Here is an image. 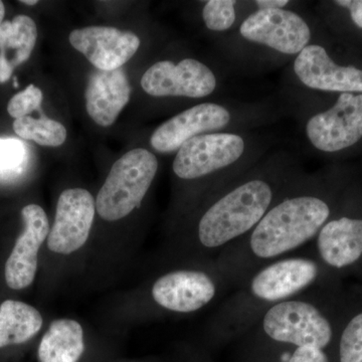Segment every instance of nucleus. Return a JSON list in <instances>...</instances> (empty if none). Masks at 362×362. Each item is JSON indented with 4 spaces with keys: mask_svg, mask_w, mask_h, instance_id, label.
<instances>
[{
    "mask_svg": "<svg viewBox=\"0 0 362 362\" xmlns=\"http://www.w3.org/2000/svg\"><path fill=\"white\" fill-rule=\"evenodd\" d=\"M333 211L327 178L323 173L304 171L251 232L214 259L228 290L237 289L262 267L315 240Z\"/></svg>",
    "mask_w": 362,
    "mask_h": 362,
    "instance_id": "obj_1",
    "label": "nucleus"
},
{
    "mask_svg": "<svg viewBox=\"0 0 362 362\" xmlns=\"http://www.w3.org/2000/svg\"><path fill=\"white\" fill-rule=\"evenodd\" d=\"M304 173L289 149H272L254 166L199 204L189 247L209 261L251 232L293 181Z\"/></svg>",
    "mask_w": 362,
    "mask_h": 362,
    "instance_id": "obj_2",
    "label": "nucleus"
},
{
    "mask_svg": "<svg viewBox=\"0 0 362 362\" xmlns=\"http://www.w3.org/2000/svg\"><path fill=\"white\" fill-rule=\"evenodd\" d=\"M321 275L322 264L308 255L267 264L226 298L209 329L225 340L246 334L272 307L311 292Z\"/></svg>",
    "mask_w": 362,
    "mask_h": 362,
    "instance_id": "obj_3",
    "label": "nucleus"
},
{
    "mask_svg": "<svg viewBox=\"0 0 362 362\" xmlns=\"http://www.w3.org/2000/svg\"><path fill=\"white\" fill-rule=\"evenodd\" d=\"M272 135L258 130L197 136L176 151L173 173L183 183L199 185L202 202L274 149Z\"/></svg>",
    "mask_w": 362,
    "mask_h": 362,
    "instance_id": "obj_4",
    "label": "nucleus"
},
{
    "mask_svg": "<svg viewBox=\"0 0 362 362\" xmlns=\"http://www.w3.org/2000/svg\"><path fill=\"white\" fill-rule=\"evenodd\" d=\"M313 28L306 14L290 7L256 9L223 35L225 58L242 69L283 65L314 40Z\"/></svg>",
    "mask_w": 362,
    "mask_h": 362,
    "instance_id": "obj_5",
    "label": "nucleus"
},
{
    "mask_svg": "<svg viewBox=\"0 0 362 362\" xmlns=\"http://www.w3.org/2000/svg\"><path fill=\"white\" fill-rule=\"evenodd\" d=\"M284 108L270 100L207 101L185 109L154 130L150 145L159 153H175L197 136L226 131L258 130L277 122Z\"/></svg>",
    "mask_w": 362,
    "mask_h": 362,
    "instance_id": "obj_6",
    "label": "nucleus"
},
{
    "mask_svg": "<svg viewBox=\"0 0 362 362\" xmlns=\"http://www.w3.org/2000/svg\"><path fill=\"white\" fill-rule=\"evenodd\" d=\"M307 148L321 156H338L362 141V94L343 93L324 109L298 111Z\"/></svg>",
    "mask_w": 362,
    "mask_h": 362,
    "instance_id": "obj_7",
    "label": "nucleus"
},
{
    "mask_svg": "<svg viewBox=\"0 0 362 362\" xmlns=\"http://www.w3.org/2000/svg\"><path fill=\"white\" fill-rule=\"evenodd\" d=\"M159 162L149 150L137 148L113 164L100 189L96 211L106 221H117L141 206L158 173Z\"/></svg>",
    "mask_w": 362,
    "mask_h": 362,
    "instance_id": "obj_8",
    "label": "nucleus"
},
{
    "mask_svg": "<svg viewBox=\"0 0 362 362\" xmlns=\"http://www.w3.org/2000/svg\"><path fill=\"white\" fill-rule=\"evenodd\" d=\"M311 292L272 307L252 330L269 341L325 349L333 339V326Z\"/></svg>",
    "mask_w": 362,
    "mask_h": 362,
    "instance_id": "obj_9",
    "label": "nucleus"
},
{
    "mask_svg": "<svg viewBox=\"0 0 362 362\" xmlns=\"http://www.w3.org/2000/svg\"><path fill=\"white\" fill-rule=\"evenodd\" d=\"M288 71L292 101L308 93L362 94V68L337 63L327 47L315 40L290 62Z\"/></svg>",
    "mask_w": 362,
    "mask_h": 362,
    "instance_id": "obj_10",
    "label": "nucleus"
},
{
    "mask_svg": "<svg viewBox=\"0 0 362 362\" xmlns=\"http://www.w3.org/2000/svg\"><path fill=\"white\" fill-rule=\"evenodd\" d=\"M228 291L216 261L199 268L166 272L151 287V298L162 310L189 314L202 310Z\"/></svg>",
    "mask_w": 362,
    "mask_h": 362,
    "instance_id": "obj_11",
    "label": "nucleus"
},
{
    "mask_svg": "<svg viewBox=\"0 0 362 362\" xmlns=\"http://www.w3.org/2000/svg\"><path fill=\"white\" fill-rule=\"evenodd\" d=\"M221 86L218 71L194 58L162 59L141 78V87L149 96L201 100L216 94Z\"/></svg>",
    "mask_w": 362,
    "mask_h": 362,
    "instance_id": "obj_12",
    "label": "nucleus"
},
{
    "mask_svg": "<svg viewBox=\"0 0 362 362\" xmlns=\"http://www.w3.org/2000/svg\"><path fill=\"white\" fill-rule=\"evenodd\" d=\"M96 214V202L84 188H70L59 195L54 225L47 237L49 251L71 255L85 246Z\"/></svg>",
    "mask_w": 362,
    "mask_h": 362,
    "instance_id": "obj_13",
    "label": "nucleus"
},
{
    "mask_svg": "<svg viewBox=\"0 0 362 362\" xmlns=\"http://www.w3.org/2000/svg\"><path fill=\"white\" fill-rule=\"evenodd\" d=\"M70 44L99 71L121 69L139 49L138 35L111 26H87L70 33Z\"/></svg>",
    "mask_w": 362,
    "mask_h": 362,
    "instance_id": "obj_14",
    "label": "nucleus"
},
{
    "mask_svg": "<svg viewBox=\"0 0 362 362\" xmlns=\"http://www.w3.org/2000/svg\"><path fill=\"white\" fill-rule=\"evenodd\" d=\"M25 230L16 240L4 268L6 282L11 289H25L33 284L39 265V252L49 237L47 214L37 204H28L21 211Z\"/></svg>",
    "mask_w": 362,
    "mask_h": 362,
    "instance_id": "obj_15",
    "label": "nucleus"
},
{
    "mask_svg": "<svg viewBox=\"0 0 362 362\" xmlns=\"http://www.w3.org/2000/svg\"><path fill=\"white\" fill-rule=\"evenodd\" d=\"M316 257L324 266L341 270L362 258V218L331 216L315 239Z\"/></svg>",
    "mask_w": 362,
    "mask_h": 362,
    "instance_id": "obj_16",
    "label": "nucleus"
},
{
    "mask_svg": "<svg viewBox=\"0 0 362 362\" xmlns=\"http://www.w3.org/2000/svg\"><path fill=\"white\" fill-rule=\"evenodd\" d=\"M130 85L125 71H99L92 74L86 89V108L95 123L113 125L130 100Z\"/></svg>",
    "mask_w": 362,
    "mask_h": 362,
    "instance_id": "obj_17",
    "label": "nucleus"
},
{
    "mask_svg": "<svg viewBox=\"0 0 362 362\" xmlns=\"http://www.w3.org/2000/svg\"><path fill=\"white\" fill-rule=\"evenodd\" d=\"M84 330L74 319L52 321L37 349L40 362H78L85 351Z\"/></svg>",
    "mask_w": 362,
    "mask_h": 362,
    "instance_id": "obj_18",
    "label": "nucleus"
},
{
    "mask_svg": "<svg viewBox=\"0 0 362 362\" xmlns=\"http://www.w3.org/2000/svg\"><path fill=\"white\" fill-rule=\"evenodd\" d=\"M44 319L32 305L6 300L0 305V349L23 344L40 332Z\"/></svg>",
    "mask_w": 362,
    "mask_h": 362,
    "instance_id": "obj_19",
    "label": "nucleus"
},
{
    "mask_svg": "<svg viewBox=\"0 0 362 362\" xmlns=\"http://www.w3.org/2000/svg\"><path fill=\"white\" fill-rule=\"evenodd\" d=\"M37 39V28L30 16H16L0 25V58L11 68L25 63L32 56Z\"/></svg>",
    "mask_w": 362,
    "mask_h": 362,
    "instance_id": "obj_20",
    "label": "nucleus"
},
{
    "mask_svg": "<svg viewBox=\"0 0 362 362\" xmlns=\"http://www.w3.org/2000/svg\"><path fill=\"white\" fill-rule=\"evenodd\" d=\"M252 11H256L254 1L209 0L202 6V18L209 32L223 37L235 30Z\"/></svg>",
    "mask_w": 362,
    "mask_h": 362,
    "instance_id": "obj_21",
    "label": "nucleus"
},
{
    "mask_svg": "<svg viewBox=\"0 0 362 362\" xmlns=\"http://www.w3.org/2000/svg\"><path fill=\"white\" fill-rule=\"evenodd\" d=\"M13 130L20 137L30 140L42 146L59 147L65 143L66 129L63 124L52 119H35L26 116L16 119Z\"/></svg>",
    "mask_w": 362,
    "mask_h": 362,
    "instance_id": "obj_22",
    "label": "nucleus"
},
{
    "mask_svg": "<svg viewBox=\"0 0 362 362\" xmlns=\"http://www.w3.org/2000/svg\"><path fill=\"white\" fill-rule=\"evenodd\" d=\"M340 362H362V312L343 328L339 340Z\"/></svg>",
    "mask_w": 362,
    "mask_h": 362,
    "instance_id": "obj_23",
    "label": "nucleus"
},
{
    "mask_svg": "<svg viewBox=\"0 0 362 362\" xmlns=\"http://www.w3.org/2000/svg\"><path fill=\"white\" fill-rule=\"evenodd\" d=\"M42 101V92L35 85H30L23 92L18 93L11 98L7 105L9 115L16 119L23 118L40 108Z\"/></svg>",
    "mask_w": 362,
    "mask_h": 362,
    "instance_id": "obj_24",
    "label": "nucleus"
},
{
    "mask_svg": "<svg viewBox=\"0 0 362 362\" xmlns=\"http://www.w3.org/2000/svg\"><path fill=\"white\" fill-rule=\"evenodd\" d=\"M25 145L18 140L0 139V171L14 170L25 160Z\"/></svg>",
    "mask_w": 362,
    "mask_h": 362,
    "instance_id": "obj_25",
    "label": "nucleus"
},
{
    "mask_svg": "<svg viewBox=\"0 0 362 362\" xmlns=\"http://www.w3.org/2000/svg\"><path fill=\"white\" fill-rule=\"evenodd\" d=\"M288 362H329V361L324 349L306 345V346L295 347Z\"/></svg>",
    "mask_w": 362,
    "mask_h": 362,
    "instance_id": "obj_26",
    "label": "nucleus"
},
{
    "mask_svg": "<svg viewBox=\"0 0 362 362\" xmlns=\"http://www.w3.org/2000/svg\"><path fill=\"white\" fill-rule=\"evenodd\" d=\"M332 2L346 11L354 25L362 30V0H337Z\"/></svg>",
    "mask_w": 362,
    "mask_h": 362,
    "instance_id": "obj_27",
    "label": "nucleus"
},
{
    "mask_svg": "<svg viewBox=\"0 0 362 362\" xmlns=\"http://www.w3.org/2000/svg\"><path fill=\"white\" fill-rule=\"evenodd\" d=\"M256 9H282L292 6L290 0H254Z\"/></svg>",
    "mask_w": 362,
    "mask_h": 362,
    "instance_id": "obj_28",
    "label": "nucleus"
},
{
    "mask_svg": "<svg viewBox=\"0 0 362 362\" xmlns=\"http://www.w3.org/2000/svg\"><path fill=\"white\" fill-rule=\"evenodd\" d=\"M13 68L4 61V59L0 58V84L7 82L11 78L13 73Z\"/></svg>",
    "mask_w": 362,
    "mask_h": 362,
    "instance_id": "obj_29",
    "label": "nucleus"
},
{
    "mask_svg": "<svg viewBox=\"0 0 362 362\" xmlns=\"http://www.w3.org/2000/svg\"><path fill=\"white\" fill-rule=\"evenodd\" d=\"M4 14H6V6L2 1H0V25L4 23Z\"/></svg>",
    "mask_w": 362,
    "mask_h": 362,
    "instance_id": "obj_30",
    "label": "nucleus"
},
{
    "mask_svg": "<svg viewBox=\"0 0 362 362\" xmlns=\"http://www.w3.org/2000/svg\"><path fill=\"white\" fill-rule=\"evenodd\" d=\"M21 2V4H26V6H35V4H39L37 0H23Z\"/></svg>",
    "mask_w": 362,
    "mask_h": 362,
    "instance_id": "obj_31",
    "label": "nucleus"
}]
</instances>
